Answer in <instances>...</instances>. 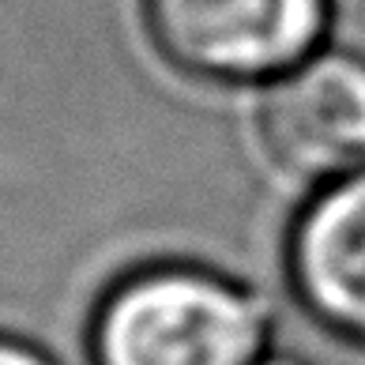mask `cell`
Here are the masks:
<instances>
[{
  "label": "cell",
  "mask_w": 365,
  "mask_h": 365,
  "mask_svg": "<svg viewBox=\"0 0 365 365\" xmlns=\"http://www.w3.org/2000/svg\"><path fill=\"white\" fill-rule=\"evenodd\" d=\"M267 320L234 279L158 264L113 282L91 317V365H256Z\"/></svg>",
  "instance_id": "6da1fadb"
},
{
  "label": "cell",
  "mask_w": 365,
  "mask_h": 365,
  "mask_svg": "<svg viewBox=\"0 0 365 365\" xmlns=\"http://www.w3.org/2000/svg\"><path fill=\"white\" fill-rule=\"evenodd\" d=\"M162 61L207 83H264L313 57L328 0H143Z\"/></svg>",
  "instance_id": "7a4b0ae2"
},
{
  "label": "cell",
  "mask_w": 365,
  "mask_h": 365,
  "mask_svg": "<svg viewBox=\"0 0 365 365\" xmlns=\"http://www.w3.org/2000/svg\"><path fill=\"white\" fill-rule=\"evenodd\" d=\"M256 128L294 181L331 185L365 170V57L324 49L267 79Z\"/></svg>",
  "instance_id": "3957f363"
},
{
  "label": "cell",
  "mask_w": 365,
  "mask_h": 365,
  "mask_svg": "<svg viewBox=\"0 0 365 365\" xmlns=\"http://www.w3.org/2000/svg\"><path fill=\"white\" fill-rule=\"evenodd\" d=\"M287 267L305 313L365 346V170L317 188L294 219Z\"/></svg>",
  "instance_id": "277c9868"
},
{
  "label": "cell",
  "mask_w": 365,
  "mask_h": 365,
  "mask_svg": "<svg viewBox=\"0 0 365 365\" xmlns=\"http://www.w3.org/2000/svg\"><path fill=\"white\" fill-rule=\"evenodd\" d=\"M0 365H53L42 350H34L31 343L0 335Z\"/></svg>",
  "instance_id": "5b68a950"
},
{
  "label": "cell",
  "mask_w": 365,
  "mask_h": 365,
  "mask_svg": "<svg viewBox=\"0 0 365 365\" xmlns=\"http://www.w3.org/2000/svg\"><path fill=\"white\" fill-rule=\"evenodd\" d=\"M256 365H302V361H294V358H260Z\"/></svg>",
  "instance_id": "8992f818"
}]
</instances>
